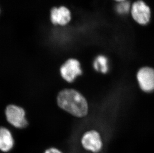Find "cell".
I'll list each match as a JSON object with an SVG mask.
<instances>
[{
    "label": "cell",
    "mask_w": 154,
    "mask_h": 153,
    "mask_svg": "<svg viewBox=\"0 0 154 153\" xmlns=\"http://www.w3.org/2000/svg\"><path fill=\"white\" fill-rule=\"evenodd\" d=\"M58 107L75 117H84L88 112V104L83 94L74 88H64L57 97Z\"/></svg>",
    "instance_id": "1"
},
{
    "label": "cell",
    "mask_w": 154,
    "mask_h": 153,
    "mask_svg": "<svg viewBox=\"0 0 154 153\" xmlns=\"http://www.w3.org/2000/svg\"><path fill=\"white\" fill-rule=\"evenodd\" d=\"M71 9L63 4L54 6L49 12V20L51 25L56 27L64 28L68 26L72 20Z\"/></svg>",
    "instance_id": "2"
},
{
    "label": "cell",
    "mask_w": 154,
    "mask_h": 153,
    "mask_svg": "<svg viewBox=\"0 0 154 153\" xmlns=\"http://www.w3.org/2000/svg\"><path fill=\"white\" fill-rule=\"evenodd\" d=\"M5 114L8 122L15 128L23 129L28 126L26 112L20 106L9 104L5 108Z\"/></svg>",
    "instance_id": "3"
},
{
    "label": "cell",
    "mask_w": 154,
    "mask_h": 153,
    "mask_svg": "<svg viewBox=\"0 0 154 153\" xmlns=\"http://www.w3.org/2000/svg\"><path fill=\"white\" fill-rule=\"evenodd\" d=\"M133 20L140 26H146L151 19V10L143 0H137L131 4L130 13Z\"/></svg>",
    "instance_id": "4"
},
{
    "label": "cell",
    "mask_w": 154,
    "mask_h": 153,
    "mask_svg": "<svg viewBox=\"0 0 154 153\" xmlns=\"http://www.w3.org/2000/svg\"><path fill=\"white\" fill-rule=\"evenodd\" d=\"M60 73V75L64 81L72 83L82 74L80 62L76 58H69L61 65Z\"/></svg>",
    "instance_id": "5"
},
{
    "label": "cell",
    "mask_w": 154,
    "mask_h": 153,
    "mask_svg": "<svg viewBox=\"0 0 154 153\" xmlns=\"http://www.w3.org/2000/svg\"><path fill=\"white\" fill-rule=\"evenodd\" d=\"M80 143L83 149L90 153H99L103 149L102 138L96 130H89L85 132L81 138Z\"/></svg>",
    "instance_id": "6"
},
{
    "label": "cell",
    "mask_w": 154,
    "mask_h": 153,
    "mask_svg": "<svg viewBox=\"0 0 154 153\" xmlns=\"http://www.w3.org/2000/svg\"><path fill=\"white\" fill-rule=\"evenodd\" d=\"M137 80L140 87L143 91L151 92L154 90V69L145 67L137 73Z\"/></svg>",
    "instance_id": "7"
},
{
    "label": "cell",
    "mask_w": 154,
    "mask_h": 153,
    "mask_svg": "<svg viewBox=\"0 0 154 153\" xmlns=\"http://www.w3.org/2000/svg\"><path fill=\"white\" fill-rule=\"evenodd\" d=\"M15 146V140L12 132L7 127H0V151L8 153Z\"/></svg>",
    "instance_id": "8"
},
{
    "label": "cell",
    "mask_w": 154,
    "mask_h": 153,
    "mask_svg": "<svg viewBox=\"0 0 154 153\" xmlns=\"http://www.w3.org/2000/svg\"><path fill=\"white\" fill-rule=\"evenodd\" d=\"M93 67L96 71L101 73H106L108 71V60L105 56L99 55L93 61Z\"/></svg>",
    "instance_id": "9"
},
{
    "label": "cell",
    "mask_w": 154,
    "mask_h": 153,
    "mask_svg": "<svg viewBox=\"0 0 154 153\" xmlns=\"http://www.w3.org/2000/svg\"><path fill=\"white\" fill-rule=\"evenodd\" d=\"M131 4L129 2L125 1L117 3L115 11L120 16H125L130 13Z\"/></svg>",
    "instance_id": "10"
},
{
    "label": "cell",
    "mask_w": 154,
    "mask_h": 153,
    "mask_svg": "<svg viewBox=\"0 0 154 153\" xmlns=\"http://www.w3.org/2000/svg\"><path fill=\"white\" fill-rule=\"evenodd\" d=\"M44 153H63V152L57 148L50 147L46 149Z\"/></svg>",
    "instance_id": "11"
},
{
    "label": "cell",
    "mask_w": 154,
    "mask_h": 153,
    "mask_svg": "<svg viewBox=\"0 0 154 153\" xmlns=\"http://www.w3.org/2000/svg\"><path fill=\"white\" fill-rule=\"evenodd\" d=\"M114 1L116 2L117 3H119L122 2L128 1V0H114Z\"/></svg>",
    "instance_id": "12"
},
{
    "label": "cell",
    "mask_w": 154,
    "mask_h": 153,
    "mask_svg": "<svg viewBox=\"0 0 154 153\" xmlns=\"http://www.w3.org/2000/svg\"><path fill=\"white\" fill-rule=\"evenodd\" d=\"M1 8H0V14H1Z\"/></svg>",
    "instance_id": "13"
}]
</instances>
